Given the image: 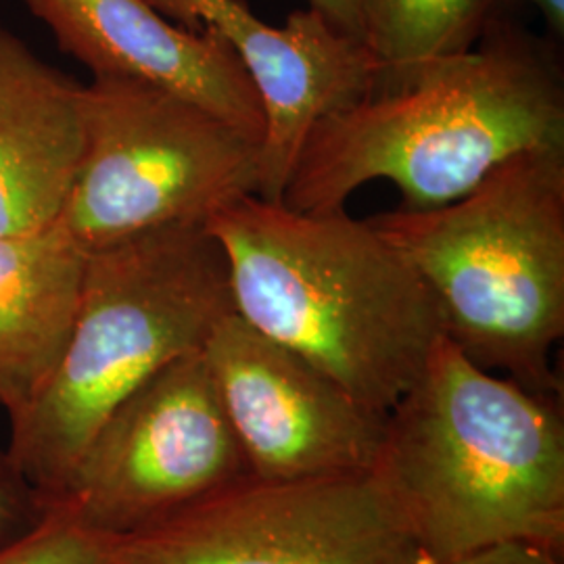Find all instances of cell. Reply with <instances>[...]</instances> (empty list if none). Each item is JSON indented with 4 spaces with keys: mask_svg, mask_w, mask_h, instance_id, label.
<instances>
[{
    "mask_svg": "<svg viewBox=\"0 0 564 564\" xmlns=\"http://www.w3.org/2000/svg\"><path fill=\"white\" fill-rule=\"evenodd\" d=\"M235 314L387 414L423 372L442 318L402 251L345 209L247 195L216 212Z\"/></svg>",
    "mask_w": 564,
    "mask_h": 564,
    "instance_id": "2",
    "label": "cell"
},
{
    "mask_svg": "<svg viewBox=\"0 0 564 564\" xmlns=\"http://www.w3.org/2000/svg\"><path fill=\"white\" fill-rule=\"evenodd\" d=\"M86 258L61 220L0 237V405L9 421L36 402L59 366Z\"/></svg>",
    "mask_w": 564,
    "mask_h": 564,
    "instance_id": "13",
    "label": "cell"
},
{
    "mask_svg": "<svg viewBox=\"0 0 564 564\" xmlns=\"http://www.w3.org/2000/svg\"><path fill=\"white\" fill-rule=\"evenodd\" d=\"M531 2L547 23L552 41H563L564 36V0H527Z\"/></svg>",
    "mask_w": 564,
    "mask_h": 564,
    "instance_id": "19",
    "label": "cell"
},
{
    "mask_svg": "<svg viewBox=\"0 0 564 564\" xmlns=\"http://www.w3.org/2000/svg\"><path fill=\"white\" fill-rule=\"evenodd\" d=\"M251 475L203 351L134 389L84 445L55 502L120 540Z\"/></svg>",
    "mask_w": 564,
    "mask_h": 564,
    "instance_id": "8",
    "label": "cell"
},
{
    "mask_svg": "<svg viewBox=\"0 0 564 564\" xmlns=\"http://www.w3.org/2000/svg\"><path fill=\"white\" fill-rule=\"evenodd\" d=\"M203 358L253 477L286 481L372 470L387 414L300 354L232 312L205 343Z\"/></svg>",
    "mask_w": 564,
    "mask_h": 564,
    "instance_id": "9",
    "label": "cell"
},
{
    "mask_svg": "<svg viewBox=\"0 0 564 564\" xmlns=\"http://www.w3.org/2000/svg\"><path fill=\"white\" fill-rule=\"evenodd\" d=\"M307 4L341 34L364 42L362 0H307Z\"/></svg>",
    "mask_w": 564,
    "mask_h": 564,
    "instance_id": "18",
    "label": "cell"
},
{
    "mask_svg": "<svg viewBox=\"0 0 564 564\" xmlns=\"http://www.w3.org/2000/svg\"><path fill=\"white\" fill-rule=\"evenodd\" d=\"M84 88L0 23V237L59 223L84 155Z\"/></svg>",
    "mask_w": 564,
    "mask_h": 564,
    "instance_id": "12",
    "label": "cell"
},
{
    "mask_svg": "<svg viewBox=\"0 0 564 564\" xmlns=\"http://www.w3.org/2000/svg\"><path fill=\"white\" fill-rule=\"evenodd\" d=\"M113 564H433L372 473L247 475L116 540Z\"/></svg>",
    "mask_w": 564,
    "mask_h": 564,
    "instance_id": "7",
    "label": "cell"
},
{
    "mask_svg": "<svg viewBox=\"0 0 564 564\" xmlns=\"http://www.w3.org/2000/svg\"><path fill=\"white\" fill-rule=\"evenodd\" d=\"M235 312L223 245L172 224L88 251L80 307L55 375L11 419L9 452L55 502L111 410L167 364L203 351Z\"/></svg>",
    "mask_w": 564,
    "mask_h": 564,
    "instance_id": "5",
    "label": "cell"
},
{
    "mask_svg": "<svg viewBox=\"0 0 564 564\" xmlns=\"http://www.w3.org/2000/svg\"><path fill=\"white\" fill-rule=\"evenodd\" d=\"M370 473L433 564L512 542L564 552L561 398L485 370L445 337L387 412Z\"/></svg>",
    "mask_w": 564,
    "mask_h": 564,
    "instance_id": "3",
    "label": "cell"
},
{
    "mask_svg": "<svg viewBox=\"0 0 564 564\" xmlns=\"http://www.w3.org/2000/svg\"><path fill=\"white\" fill-rule=\"evenodd\" d=\"M368 223L414 265L470 362L563 395L552 354L564 335V147L510 158L456 202Z\"/></svg>",
    "mask_w": 564,
    "mask_h": 564,
    "instance_id": "4",
    "label": "cell"
},
{
    "mask_svg": "<svg viewBox=\"0 0 564 564\" xmlns=\"http://www.w3.org/2000/svg\"><path fill=\"white\" fill-rule=\"evenodd\" d=\"M116 540L78 523L65 506L53 502L44 523L7 550L0 564H113Z\"/></svg>",
    "mask_w": 564,
    "mask_h": 564,
    "instance_id": "15",
    "label": "cell"
},
{
    "mask_svg": "<svg viewBox=\"0 0 564 564\" xmlns=\"http://www.w3.org/2000/svg\"><path fill=\"white\" fill-rule=\"evenodd\" d=\"M191 32H214L241 61L263 109L258 197L281 203L303 142L324 116L368 95L379 65L366 44L312 9L263 23L242 0H147Z\"/></svg>",
    "mask_w": 564,
    "mask_h": 564,
    "instance_id": "10",
    "label": "cell"
},
{
    "mask_svg": "<svg viewBox=\"0 0 564 564\" xmlns=\"http://www.w3.org/2000/svg\"><path fill=\"white\" fill-rule=\"evenodd\" d=\"M260 142L172 90L99 76L84 88V155L61 214L82 249L207 220L258 195Z\"/></svg>",
    "mask_w": 564,
    "mask_h": 564,
    "instance_id": "6",
    "label": "cell"
},
{
    "mask_svg": "<svg viewBox=\"0 0 564 564\" xmlns=\"http://www.w3.org/2000/svg\"><path fill=\"white\" fill-rule=\"evenodd\" d=\"M521 0H362L364 44L379 65L375 88L395 86L429 61L470 51Z\"/></svg>",
    "mask_w": 564,
    "mask_h": 564,
    "instance_id": "14",
    "label": "cell"
},
{
    "mask_svg": "<svg viewBox=\"0 0 564 564\" xmlns=\"http://www.w3.org/2000/svg\"><path fill=\"white\" fill-rule=\"evenodd\" d=\"M53 502L15 463L9 447L0 445V552L36 531Z\"/></svg>",
    "mask_w": 564,
    "mask_h": 564,
    "instance_id": "16",
    "label": "cell"
},
{
    "mask_svg": "<svg viewBox=\"0 0 564 564\" xmlns=\"http://www.w3.org/2000/svg\"><path fill=\"white\" fill-rule=\"evenodd\" d=\"M444 564H563V554L533 544H498Z\"/></svg>",
    "mask_w": 564,
    "mask_h": 564,
    "instance_id": "17",
    "label": "cell"
},
{
    "mask_svg": "<svg viewBox=\"0 0 564 564\" xmlns=\"http://www.w3.org/2000/svg\"><path fill=\"white\" fill-rule=\"evenodd\" d=\"M563 61L514 18L470 51L429 61L324 116L282 193L295 212L345 209L366 182H393L408 209L456 202L510 158L564 147Z\"/></svg>",
    "mask_w": 564,
    "mask_h": 564,
    "instance_id": "1",
    "label": "cell"
},
{
    "mask_svg": "<svg viewBox=\"0 0 564 564\" xmlns=\"http://www.w3.org/2000/svg\"><path fill=\"white\" fill-rule=\"evenodd\" d=\"M65 55L93 78H130L172 90L263 139L260 95L235 51L214 32H191L147 0H23Z\"/></svg>",
    "mask_w": 564,
    "mask_h": 564,
    "instance_id": "11",
    "label": "cell"
}]
</instances>
